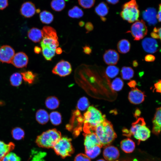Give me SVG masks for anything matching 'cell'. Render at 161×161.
I'll use <instances>...</instances> for the list:
<instances>
[{
  "label": "cell",
  "mask_w": 161,
  "mask_h": 161,
  "mask_svg": "<svg viewBox=\"0 0 161 161\" xmlns=\"http://www.w3.org/2000/svg\"><path fill=\"white\" fill-rule=\"evenodd\" d=\"M106 119L100 110L93 106H89L83 115L84 131L85 133L93 132L95 128Z\"/></svg>",
  "instance_id": "6da1fadb"
},
{
  "label": "cell",
  "mask_w": 161,
  "mask_h": 161,
  "mask_svg": "<svg viewBox=\"0 0 161 161\" xmlns=\"http://www.w3.org/2000/svg\"><path fill=\"white\" fill-rule=\"evenodd\" d=\"M123 135L128 137L133 136L138 140V144L141 141H145L150 136L151 131L146 126L144 119L139 118L133 123L129 130L126 129L123 130Z\"/></svg>",
  "instance_id": "7a4b0ae2"
},
{
  "label": "cell",
  "mask_w": 161,
  "mask_h": 161,
  "mask_svg": "<svg viewBox=\"0 0 161 161\" xmlns=\"http://www.w3.org/2000/svg\"><path fill=\"white\" fill-rule=\"evenodd\" d=\"M93 132L98 137L103 147L109 145L117 137L112 124L106 119L96 126Z\"/></svg>",
  "instance_id": "3957f363"
},
{
  "label": "cell",
  "mask_w": 161,
  "mask_h": 161,
  "mask_svg": "<svg viewBox=\"0 0 161 161\" xmlns=\"http://www.w3.org/2000/svg\"><path fill=\"white\" fill-rule=\"evenodd\" d=\"M61 137L60 132L55 129H52L44 131L37 136L35 143L41 147L53 148Z\"/></svg>",
  "instance_id": "277c9868"
},
{
  "label": "cell",
  "mask_w": 161,
  "mask_h": 161,
  "mask_svg": "<svg viewBox=\"0 0 161 161\" xmlns=\"http://www.w3.org/2000/svg\"><path fill=\"white\" fill-rule=\"evenodd\" d=\"M140 12L135 0H131L123 6L120 16L122 18L130 23L138 20Z\"/></svg>",
  "instance_id": "5b68a950"
},
{
  "label": "cell",
  "mask_w": 161,
  "mask_h": 161,
  "mask_svg": "<svg viewBox=\"0 0 161 161\" xmlns=\"http://www.w3.org/2000/svg\"><path fill=\"white\" fill-rule=\"evenodd\" d=\"M71 140L67 137H61L53 148L55 153L63 158L70 156L74 152Z\"/></svg>",
  "instance_id": "8992f818"
},
{
  "label": "cell",
  "mask_w": 161,
  "mask_h": 161,
  "mask_svg": "<svg viewBox=\"0 0 161 161\" xmlns=\"http://www.w3.org/2000/svg\"><path fill=\"white\" fill-rule=\"evenodd\" d=\"M136 41L143 39L147 34L148 29L144 21L137 20L131 25L130 31Z\"/></svg>",
  "instance_id": "52a82bcc"
},
{
  "label": "cell",
  "mask_w": 161,
  "mask_h": 161,
  "mask_svg": "<svg viewBox=\"0 0 161 161\" xmlns=\"http://www.w3.org/2000/svg\"><path fill=\"white\" fill-rule=\"evenodd\" d=\"M70 64L63 60L58 62L54 67L52 72L61 77H65L69 75L72 71Z\"/></svg>",
  "instance_id": "ba28073f"
},
{
  "label": "cell",
  "mask_w": 161,
  "mask_h": 161,
  "mask_svg": "<svg viewBox=\"0 0 161 161\" xmlns=\"http://www.w3.org/2000/svg\"><path fill=\"white\" fill-rule=\"evenodd\" d=\"M15 55L14 49L10 46L4 45L0 47V61L11 63Z\"/></svg>",
  "instance_id": "9c48e42d"
},
{
  "label": "cell",
  "mask_w": 161,
  "mask_h": 161,
  "mask_svg": "<svg viewBox=\"0 0 161 161\" xmlns=\"http://www.w3.org/2000/svg\"><path fill=\"white\" fill-rule=\"evenodd\" d=\"M103 155L106 161H115L119 157V151L116 147L109 145L104 147Z\"/></svg>",
  "instance_id": "30bf717a"
},
{
  "label": "cell",
  "mask_w": 161,
  "mask_h": 161,
  "mask_svg": "<svg viewBox=\"0 0 161 161\" xmlns=\"http://www.w3.org/2000/svg\"><path fill=\"white\" fill-rule=\"evenodd\" d=\"M84 145L85 150L89 149L97 145L101 148L103 147L99 139L94 132L85 133Z\"/></svg>",
  "instance_id": "8fae6325"
},
{
  "label": "cell",
  "mask_w": 161,
  "mask_h": 161,
  "mask_svg": "<svg viewBox=\"0 0 161 161\" xmlns=\"http://www.w3.org/2000/svg\"><path fill=\"white\" fill-rule=\"evenodd\" d=\"M28 61V58L26 54L23 52H19L15 54L11 63L17 68L26 67Z\"/></svg>",
  "instance_id": "7c38bea8"
},
{
  "label": "cell",
  "mask_w": 161,
  "mask_h": 161,
  "mask_svg": "<svg viewBox=\"0 0 161 161\" xmlns=\"http://www.w3.org/2000/svg\"><path fill=\"white\" fill-rule=\"evenodd\" d=\"M145 95L143 92L137 88L132 89L129 92L128 99L131 103L138 104L144 100Z\"/></svg>",
  "instance_id": "4fadbf2b"
},
{
  "label": "cell",
  "mask_w": 161,
  "mask_h": 161,
  "mask_svg": "<svg viewBox=\"0 0 161 161\" xmlns=\"http://www.w3.org/2000/svg\"><path fill=\"white\" fill-rule=\"evenodd\" d=\"M142 47L145 51L149 53H154L158 50L157 41L154 38H146L142 41Z\"/></svg>",
  "instance_id": "5bb4252c"
},
{
  "label": "cell",
  "mask_w": 161,
  "mask_h": 161,
  "mask_svg": "<svg viewBox=\"0 0 161 161\" xmlns=\"http://www.w3.org/2000/svg\"><path fill=\"white\" fill-rule=\"evenodd\" d=\"M36 11L35 5L32 2L26 1L21 5L20 10L21 14L26 18L32 16Z\"/></svg>",
  "instance_id": "9a60e30c"
},
{
  "label": "cell",
  "mask_w": 161,
  "mask_h": 161,
  "mask_svg": "<svg viewBox=\"0 0 161 161\" xmlns=\"http://www.w3.org/2000/svg\"><path fill=\"white\" fill-rule=\"evenodd\" d=\"M105 62L107 64L113 65L116 64L119 59V55L115 50L109 49L106 51L103 55Z\"/></svg>",
  "instance_id": "2e32d148"
},
{
  "label": "cell",
  "mask_w": 161,
  "mask_h": 161,
  "mask_svg": "<svg viewBox=\"0 0 161 161\" xmlns=\"http://www.w3.org/2000/svg\"><path fill=\"white\" fill-rule=\"evenodd\" d=\"M157 14L155 9L149 7L143 12L142 17L149 25H154L157 23Z\"/></svg>",
  "instance_id": "e0dca14e"
},
{
  "label": "cell",
  "mask_w": 161,
  "mask_h": 161,
  "mask_svg": "<svg viewBox=\"0 0 161 161\" xmlns=\"http://www.w3.org/2000/svg\"><path fill=\"white\" fill-rule=\"evenodd\" d=\"M161 109L160 107L157 109L152 120L153 126L152 132L153 134L156 135H158L161 131Z\"/></svg>",
  "instance_id": "ac0fdd59"
},
{
  "label": "cell",
  "mask_w": 161,
  "mask_h": 161,
  "mask_svg": "<svg viewBox=\"0 0 161 161\" xmlns=\"http://www.w3.org/2000/svg\"><path fill=\"white\" fill-rule=\"evenodd\" d=\"M120 147L122 150L126 153H130L134 150L135 145L134 142L130 138L122 140L120 142Z\"/></svg>",
  "instance_id": "d6986e66"
},
{
  "label": "cell",
  "mask_w": 161,
  "mask_h": 161,
  "mask_svg": "<svg viewBox=\"0 0 161 161\" xmlns=\"http://www.w3.org/2000/svg\"><path fill=\"white\" fill-rule=\"evenodd\" d=\"M15 147V145L13 142L7 144L0 141V161H1L6 155L13 150Z\"/></svg>",
  "instance_id": "ffe728a7"
},
{
  "label": "cell",
  "mask_w": 161,
  "mask_h": 161,
  "mask_svg": "<svg viewBox=\"0 0 161 161\" xmlns=\"http://www.w3.org/2000/svg\"><path fill=\"white\" fill-rule=\"evenodd\" d=\"M95 12L96 14L100 16L101 20L104 21L106 20L104 17L109 12V7L104 2L99 3L95 8Z\"/></svg>",
  "instance_id": "44dd1931"
},
{
  "label": "cell",
  "mask_w": 161,
  "mask_h": 161,
  "mask_svg": "<svg viewBox=\"0 0 161 161\" xmlns=\"http://www.w3.org/2000/svg\"><path fill=\"white\" fill-rule=\"evenodd\" d=\"M29 38L35 43L40 42L42 38L41 30L35 27L30 29L28 32Z\"/></svg>",
  "instance_id": "7402d4cb"
},
{
  "label": "cell",
  "mask_w": 161,
  "mask_h": 161,
  "mask_svg": "<svg viewBox=\"0 0 161 161\" xmlns=\"http://www.w3.org/2000/svg\"><path fill=\"white\" fill-rule=\"evenodd\" d=\"M35 119L39 123L44 125L48 122L49 119V114L45 110L40 109L36 113Z\"/></svg>",
  "instance_id": "603a6c76"
},
{
  "label": "cell",
  "mask_w": 161,
  "mask_h": 161,
  "mask_svg": "<svg viewBox=\"0 0 161 161\" xmlns=\"http://www.w3.org/2000/svg\"><path fill=\"white\" fill-rule=\"evenodd\" d=\"M131 44L126 39L120 40L118 43L117 47L118 51L122 54L128 52L130 49Z\"/></svg>",
  "instance_id": "cb8c5ba5"
},
{
  "label": "cell",
  "mask_w": 161,
  "mask_h": 161,
  "mask_svg": "<svg viewBox=\"0 0 161 161\" xmlns=\"http://www.w3.org/2000/svg\"><path fill=\"white\" fill-rule=\"evenodd\" d=\"M59 101L55 96L48 97L45 101L46 107L49 109L53 110L58 108L59 105Z\"/></svg>",
  "instance_id": "d4e9b609"
},
{
  "label": "cell",
  "mask_w": 161,
  "mask_h": 161,
  "mask_svg": "<svg viewBox=\"0 0 161 161\" xmlns=\"http://www.w3.org/2000/svg\"><path fill=\"white\" fill-rule=\"evenodd\" d=\"M40 19L41 22L45 24H49L53 20V14L50 12L43 10L39 14Z\"/></svg>",
  "instance_id": "484cf974"
},
{
  "label": "cell",
  "mask_w": 161,
  "mask_h": 161,
  "mask_svg": "<svg viewBox=\"0 0 161 161\" xmlns=\"http://www.w3.org/2000/svg\"><path fill=\"white\" fill-rule=\"evenodd\" d=\"M122 78L125 80H129L132 78L134 75V71L131 67L123 66L120 72Z\"/></svg>",
  "instance_id": "4316f807"
},
{
  "label": "cell",
  "mask_w": 161,
  "mask_h": 161,
  "mask_svg": "<svg viewBox=\"0 0 161 161\" xmlns=\"http://www.w3.org/2000/svg\"><path fill=\"white\" fill-rule=\"evenodd\" d=\"M101 148L100 146L97 145L85 150L86 154L90 159H93L100 154Z\"/></svg>",
  "instance_id": "83f0119b"
},
{
  "label": "cell",
  "mask_w": 161,
  "mask_h": 161,
  "mask_svg": "<svg viewBox=\"0 0 161 161\" xmlns=\"http://www.w3.org/2000/svg\"><path fill=\"white\" fill-rule=\"evenodd\" d=\"M22 79L21 75L18 72H15L10 76V81L11 85L15 87H18L21 84Z\"/></svg>",
  "instance_id": "f1b7e54d"
},
{
  "label": "cell",
  "mask_w": 161,
  "mask_h": 161,
  "mask_svg": "<svg viewBox=\"0 0 161 161\" xmlns=\"http://www.w3.org/2000/svg\"><path fill=\"white\" fill-rule=\"evenodd\" d=\"M49 119L52 123L55 126L60 124L62 121V117L61 114L57 111H53L49 115Z\"/></svg>",
  "instance_id": "f546056e"
},
{
  "label": "cell",
  "mask_w": 161,
  "mask_h": 161,
  "mask_svg": "<svg viewBox=\"0 0 161 161\" xmlns=\"http://www.w3.org/2000/svg\"><path fill=\"white\" fill-rule=\"evenodd\" d=\"M68 15L71 18H79L83 16V12L81 9L75 6L69 10Z\"/></svg>",
  "instance_id": "4dcf8cb0"
},
{
  "label": "cell",
  "mask_w": 161,
  "mask_h": 161,
  "mask_svg": "<svg viewBox=\"0 0 161 161\" xmlns=\"http://www.w3.org/2000/svg\"><path fill=\"white\" fill-rule=\"evenodd\" d=\"M11 133L13 137L15 140H20L24 137L25 132L24 130L19 127H16L12 130Z\"/></svg>",
  "instance_id": "1f68e13d"
},
{
  "label": "cell",
  "mask_w": 161,
  "mask_h": 161,
  "mask_svg": "<svg viewBox=\"0 0 161 161\" xmlns=\"http://www.w3.org/2000/svg\"><path fill=\"white\" fill-rule=\"evenodd\" d=\"M41 47L42 54L44 58L47 61H51L55 55V50L45 46H42Z\"/></svg>",
  "instance_id": "d6a6232c"
},
{
  "label": "cell",
  "mask_w": 161,
  "mask_h": 161,
  "mask_svg": "<svg viewBox=\"0 0 161 161\" xmlns=\"http://www.w3.org/2000/svg\"><path fill=\"white\" fill-rule=\"evenodd\" d=\"M52 8L56 11H60L65 7L64 0H52L50 3Z\"/></svg>",
  "instance_id": "836d02e7"
},
{
  "label": "cell",
  "mask_w": 161,
  "mask_h": 161,
  "mask_svg": "<svg viewBox=\"0 0 161 161\" xmlns=\"http://www.w3.org/2000/svg\"><path fill=\"white\" fill-rule=\"evenodd\" d=\"M21 74L24 81L29 84L33 83L36 76L35 74L30 71L22 72Z\"/></svg>",
  "instance_id": "e575fe53"
},
{
  "label": "cell",
  "mask_w": 161,
  "mask_h": 161,
  "mask_svg": "<svg viewBox=\"0 0 161 161\" xmlns=\"http://www.w3.org/2000/svg\"><path fill=\"white\" fill-rule=\"evenodd\" d=\"M42 38L47 36L58 37L57 32L53 27L49 26H44L41 30Z\"/></svg>",
  "instance_id": "d590c367"
},
{
  "label": "cell",
  "mask_w": 161,
  "mask_h": 161,
  "mask_svg": "<svg viewBox=\"0 0 161 161\" xmlns=\"http://www.w3.org/2000/svg\"><path fill=\"white\" fill-rule=\"evenodd\" d=\"M89 102L88 99L85 97L80 98L78 100L77 107V109L81 111H84L88 108Z\"/></svg>",
  "instance_id": "8d00e7d4"
},
{
  "label": "cell",
  "mask_w": 161,
  "mask_h": 161,
  "mask_svg": "<svg viewBox=\"0 0 161 161\" xmlns=\"http://www.w3.org/2000/svg\"><path fill=\"white\" fill-rule=\"evenodd\" d=\"M119 69L117 67L113 65L108 66L106 69V73L109 78H113L115 77L118 74Z\"/></svg>",
  "instance_id": "74e56055"
},
{
  "label": "cell",
  "mask_w": 161,
  "mask_h": 161,
  "mask_svg": "<svg viewBox=\"0 0 161 161\" xmlns=\"http://www.w3.org/2000/svg\"><path fill=\"white\" fill-rule=\"evenodd\" d=\"M123 84V82L122 80L119 78H117L112 82L111 86L113 90L118 91L122 89Z\"/></svg>",
  "instance_id": "f35d334b"
},
{
  "label": "cell",
  "mask_w": 161,
  "mask_h": 161,
  "mask_svg": "<svg viewBox=\"0 0 161 161\" xmlns=\"http://www.w3.org/2000/svg\"><path fill=\"white\" fill-rule=\"evenodd\" d=\"M21 158L16 154L10 152L6 155L1 161H21Z\"/></svg>",
  "instance_id": "ab89813d"
},
{
  "label": "cell",
  "mask_w": 161,
  "mask_h": 161,
  "mask_svg": "<svg viewBox=\"0 0 161 161\" xmlns=\"http://www.w3.org/2000/svg\"><path fill=\"white\" fill-rule=\"evenodd\" d=\"M79 4L82 7L88 9L94 5L95 0H78Z\"/></svg>",
  "instance_id": "60d3db41"
},
{
  "label": "cell",
  "mask_w": 161,
  "mask_h": 161,
  "mask_svg": "<svg viewBox=\"0 0 161 161\" xmlns=\"http://www.w3.org/2000/svg\"><path fill=\"white\" fill-rule=\"evenodd\" d=\"M74 161H91V160L90 159L86 154L80 153L76 156Z\"/></svg>",
  "instance_id": "b9f144b4"
},
{
  "label": "cell",
  "mask_w": 161,
  "mask_h": 161,
  "mask_svg": "<svg viewBox=\"0 0 161 161\" xmlns=\"http://www.w3.org/2000/svg\"><path fill=\"white\" fill-rule=\"evenodd\" d=\"M44 154H42L41 152L39 153L38 154H34L32 157V161H40L42 156H44Z\"/></svg>",
  "instance_id": "7bdbcfd3"
},
{
  "label": "cell",
  "mask_w": 161,
  "mask_h": 161,
  "mask_svg": "<svg viewBox=\"0 0 161 161\" xmlns=\"http://www.w3.org/2000/svg\"><path fill=\"white\" fill-rule=\"evenodd\" d=\"M8 5V0H0V10H3Z\"/></svg>",
  "instance_id": "ee69618b"
},
{
  "label": "cell",
  "mask_w": 161,
  "mask_h": 161,
  "mask_svg": "<svg viewBox=\"0 0 161 161\" xmlns=\"http://www.w3.org/2000/svg\"><path fill=\"white\" fill-rule=\"evenodd\" d=\"M85 28L87 31L86 32L92 31L94 27L92 23L88 22L85 25Z\"/></svg>",
  "instance_id": "f6af8a7d"
},
{
  "label": "cell",
  "mask_w": 161,
  "mask_h": 161,
  "mask_svg": "<svg viewBox=\"0 0 161 161\" xmlns=\"http://www.w3.org/2000/svg\"><path fill=\"white\" fill-rule=\"evenodd\" d=\"M161 30H160L158 32H152L151 33V37L155 39L160 38V40L161 37Z\"/></svg>",
  "instance_id": "bcb514c9"
},
{
  "label": "cell",
  "mask_w": 161,
  "mask_h": 161,
  "mask_svg": "<svg viewBox=\"0 0 161 161\" xmlns=\"http://www.w3.org/2000/svg\"><path fill=\"white\" fill-rule=\"evenodd\" d=\"M155 56L151 54H148L145 56V60L147 62H153L155 60Z\"/></svg>",
  "instance_id": "7dc6e473"
},
{
  "label": "cell",
  "mask_w": 161,
  "mask_h": 161,
  "mask_svg": "<svg viewBox=\"0 0 161 161\" xmlns=\"http://www.w3.org/2000/svg\"><path fill=\"white\" fill-rule=\"evenodd\" d=\"M83 52L86 54L89 55L92 52V49L90 47L87 46L86 45L83 47Z\"/></svg>",
  "instance_id": "c3c4849f"
},
{
  "label": "cell",
  "mask_w": 161,
  "mask_h": 161,
  "mask_svg": "<svg viewBox=\"0 0 161 161\" xmlns=\"http://www.w3.org/2000/svg\"><path fill=\"white\" fill-rule=\"evenodd\" d=\"M155 89L157 92H161V80H160L158 82L154 84Z\"/></svg>",
  "instance_id": "681fc988"
},
{
  "label": "cell",
  "mask_w": 161,
  "mask_h": 161,
  "mask_svg": "<svg viewBox=\"0 0 161 161\" xmlns=\"http://www.w3.org/2000/svg\"><path fill=\"white\" fill-rule=\"evenodd\" d=\"M161 4L159 5V10L157 14V18L158 21L160 22L161 21Z\"/></svg>",
  "instance_id": "f907efd6"
},
{
  "label": "cell",
  "mask_w": 161,
  "mask_h": 161,
  "mask_svg": "<svg viewBox=\"0 0 161 161\" xmlns=\"http://www.w3.org/2000/svg\"><path fill=\"white\" fill-rule=\"evenodd\" d=\"M115 161H144L139 160L136 159L128 158V159H123L122 160H117Z\"/></svg>",
  "instance_id": "816d5d0a"
},
{
  "label": "cell",
  "mask_w": 161,
  "mask_h": 161,
  "mask_svg": "<svg viewBox=\"0 0 161 161\" xmlns=\"http://www.w3.org/2000/svg\"><path fill=\"white\" fill-rule=\"evenodd\" d=\"M34 52L36 54H39L41 51V48L37 46H35L34 48Z\"/></svg>",
  "instance_id": "f5cc1de1"
},
{
  "label": "cell",
  "mask_w": 161,
  "mask_h": 161,
  "mask_svg": "<svg viewBox=\"0 0 161 161\" xmlns=\"http://www.w3.org/2000/svg\"><path fill=\"white\" fill-rule=\"evenodd\" d=\"M119 0H106L107 2L109 4H115L117 3Z\"/></svg>",
  "instance_id": "db71d44e"
},
{
  "label": "cell",
  "mask_w": 161,
  "mask_h": 161,
  "mask_svg": "<svg viewBox=\"0 0 161 161\" xmlns=\"http://www.w3.org/2000/svg\"><path fill=\"white\" fill-rule=\"evenodd\" d=\"M62 52L61 48L60 47L57 48L55 49V52L57 54H60Z\"/></svg>",
  "instance_id": "11a10c76"
},
{
  "label": "cell",
  "mask_w": 161,
  "mask_h": 161,
  "mask_svg": "<svg viewBox=\"0 0 161 161\" xmlns=\"http://www.w3.org/2000/svg\"><path fill=\"white\" fill-rule=\"evenodd\" d=\"M132 64L133 66L134 67H136L138 66V63L137 61L134 60L133 61Z\"/></svg>",
  "instance_id": "9f6ffc18"
},
{
  "label": "cell",
  "mask_w": 161,
  "mask_h": 161,
  "mask_svg": "<svg viewBox=\"0 0 161 161\" xmlns=\"http://www.w3.org/2000/svg\"><path fill=\"white\" fill-rule=\"evenodd\" d=\"M85 24V23L83 21H81L79 23V25L80 27H83Z\"/></svg>",
  "instance_id": "6f0895ef"
},
{
  "label": "cell",
  "mask_w": 161,
  "mask_h": 161,
  "mask_svg": "<svg viewBox=\"0 0 161 161\" xmlns=\"http://www.w3.org/2000/svg\"><path fill=\"white\" fill-rule=\"evenodd\" d=\"M96 161H106L103 159H100L97 160Z\"/></svg>",
  "instance_id": "680465c9"
},
{
  "label": "cell",
  "mask_w": 161,
  "mask_h": 161,
  "mask_svg": "<svg viewBox=\"0 0 161 161\" xmlns=\"http://www.w3.org/2000/svg\"><path fill=\"white\" fill-rule=\"evenodd\" d=\"M4 104V103L3 102L0 101V105H3Z\"/></svg>",
  "instance_id": "91938a15"
},
{
  "label": "cell",
  "mask_w": 161,
  "mask_h": 161,
  "mask_svg": "<svg viewBox=\"0 0 161 161\" xmlns=\"http://www.w3.org/2000/svg\"><path fill=\"white\" fill-rule=\"evenodd\" d=\"M40 10L39 9H37L36 10V12L37 13H39L40 12Z\"/></svg>",
  "instance_id": "94428289"
}]
</instances>
